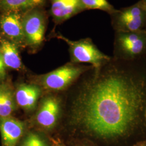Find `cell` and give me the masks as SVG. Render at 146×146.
Segmentation results:
<instances>
[{"label": "cell", "mask_w": 146, "mask_h": 146, "mask_svg": "<svg viewBox=\"0 0 146 146\" xmlns=\"http://www.w3.org/2000/svg\"><path fill=\"white\" fill-rule=\"evenodd\" d=\"M25 129L24 123L13 117H0V131L5 146H15Z\"/></svg>", "instance_id": "9c48e42d"}, {"label": "cell", "mask_w": 146, "mask_h": 146, "mask_svg": "<svg viewBox=\"0 0 146 146\" xmlns=\"http://www.w3.org/2000/svg\"><path fill=\"white\" fill-rule=\"evenodd\" d=\"M0 51L5 67L20 69L22 64L17 45L9 40H0Z\"/></svg>", "instance_id": "7c38bea8"}, {"label": "cell", "mask_w": 146, "mask_h": 146, "mask_svg": "<svg viewBox=\"0 0 146 146\" xmlns=\"http://www.w3.org/2000/svg\"><path fill=\"white\" fill-rule=\"evenodd\" d=\"M11 87L0 84V117L10 116L16 110V100Z\"/></svg>", "instance_id": "4fadbf2b"}, {"label": "cell", "mask_w": 146, "mask_h": 146, "mask_svg": "<svg viewBox=\"0 0 146 146\" xmlns=\"http://www.w3.org/2000/svg\"><path fill=\"white\" fill-rule=\"evenodd\" d=\"M84 77L73 100L70 122L108 146L146 139V58L111 59Z\"/></svg>", "instance_id": "6da1fadb"}, {"label": "cell", "mask_w": 146, "mask_h": 146, "mask_svg": "<svg viewBox=\"0 0 146 146\" xmlns=\"http://www.w3.org/2000/svg\"><path fill=\"white\" fill-rule=\"evenodd\" d=\"M145 31H146V25H145Z\"/></svg>", "instance_id": "7402d4cb"}, {"label": "cell", "mask_w": 146, "mask_h": 146, "mask_svg": "<svg viewBox=\"0 0 146 146\" xmlns=\"http://www.w3.org/2000/svg\"><path fill=\"white\" fill-rule=\"evenodd\" d=\"M60 109V101L57 98L52 96L45 98L37 113V123L45 129H52L58 122Z\"/></svg>", "instance_id": "ba28073f"}, {"label": "cell", "mask_w": 146, "mask_h": 146, "mask_svg": "<svg viewBox=\"0 0 146 146\" xmlns=\"http://www.w3.org/2000/svg\"><path fill=\"white\" fill-rule=\"evenodd\" d=\"M84 10L81 0H52L50 13L57 22L66 21Z\"/></svg>", "instance_id": "30bf717a"}, {"label": "cell", "mask_w": 146, "mask_h": 146, "mask_svg": "<svg viewBox=\"0 0 146 146\" xmlns=\"http://www.w3.org/2000/svg\"><path fill=\"white\" fill-rule=\"evenodd\" d=\"M146 57V31H115L114 57L122 61H133Z\"/></svg>", "instance_id": "7a4b0ae2"}, {"label": "cell", "mask_w": 146, "mask_h": 146, "mask_svg": "<svg viewBox=\"0 0 146 146\" xmlns=\"http://www.w3.org/2000/svg\"><path fill=\"white\" fill-rule=\"evenodd\" d=\"M22 19V16L16 11L6 12L0 18L2 33L16 45L26 44Z\"/></svg>", "instance_id": "52a82bcc"}, {"label": "cell", "mask_w": 146, "mask_h": 146, "mask_svg": "<svg viewBox=\"0 0 146 146\" xmlns=\"http://www.w3.org/2000/svg\"><path fill=\"white\" fill-rule=\"evenodd\" d=\"M145 125L146 127V109L145 110Z\"/></svg>", "instance_id": "d6986e66"}, {"label": "cell", "mask_w": 146, "mask_h": 146, "mask_svg": "<svg viewBox=\"0 0 146 146\" xmlns=\"http://www.w3.org/2000/svg\"><path fill=\"white\" fill-rule=\"evenodd\" d=\"M45 0H0V7L8 11H31L44 5Z\"/></svg>", "instance_id": "5bb4252c"}, {"label": "cell", "mask_w": 146, "mask_h": 146, "mask_svg": "<svg viewBox=\"0 0 146 146\" xmlns=\"http://www.w3.org/2000/svg\"><path fill=\"white\" fill-rule=\"evenodd\" d=\"M41 92V89L35 85L20 84L16 92V102L24 110H32L36 106Z\"/></svg>", "instance_id": "8fae6325"}, {"label": "cell", "mask_w": 146, "mask_h": 146, "mask_svg": "<svg viewBox=\"0 0 146 146\" xmlns=\"http://www.w3.org/2000/svg\"><path fill=\"white\" fill-rule=\"evenodd\" d=\"M22 146H48L46 142L36 134L31 133L27 136Z\"/></svg>", "instance_id": "2e32d148"}, {"label": "cell", "mask_w": 146, "mask_h": 146, "mask_svg": "<svg viewBox=\"0 0 146 146\" xmlns=\"http://www.w3.org/2000/svg\"><path fill=\"white\" fill-rule=\"evenodd\" d=\"M81 2L84 10L98 9L106 11L110 15L116 10L108 0H81Z\"/></svg>", "instance_id": "9a60e30c"}, {"label": "cell", "mask_w": 146, "mask_h": 146, "mask_svg": "<svg viewBox=\"0 0 146 146\" xmlns=\"http://www.w3.org/2000/svg\"><path fill=\"white\" fill-rule=\"evenodd\" d=\"M110 15L115 31H141L146 25V6L141 0L129 7L116 9Z\"/></svg>", "instance_id": "277c9868"}, {"label": "cell", "mask_w": 146, "mask_h": 146, "mask_svg": "<svg viewBox=\"0 0 146 146\" xmlns=\"http://www.w3.org/2000/svg\"><path fill=\"white\" fill-rule=\"evenodd\" d=\"M142 1L143 2V3H144L146 6V0H142Z\"/></svg>", "instance_id": "44dd1931"}, {"label": "cell", "mask_w": 146, "mask_h": 146, "mask_svg": "<svg viewBox=\"0 0 146 146\" xmlns=\"http://www.w3.org/2000/svg\"><path fill=\"white\" fill-rule=\"evenodd\" d=\"M22 21L26 44L32 47L40 45L45 33V19L42 12L36 9L27 11Z\"/></svg>", "instance_id": "8992f818"}, {"label": "cell", "mask_w": 146, "mask_h": 146, "mask_svg": "<svg viewBox=\"0 0 146 146\" xmlns=\"http://www.w3.org/2000/svg\"><path fill=\"white\" fill-rule=\"evenodd\" d=\"M5 66L0 51V79L3 80L5 77Z\"/></svg>", "instance_id": "e0dca14e"}, {"label": "cell", "mask_w": 146, "mask_h": 146, "mask_svg": "<svg viewBox=\"0 0 146 146\" xmlns=\"http://www.w3.org/2000/svg\"><path fill=\"white\" fill-rule=\"evenodd\" d=\"M58 38L68 44L71 60L74 63H90L94 69H98L111 59V57L101 52L90 38H87L78 41H71L61 35H58Z\"/></svg>", "instance_id": "3957f363"}, {"label": "cell", "mask_w": 146, "mask_h": 146, "mask_svg": "<svg viewBox=\"0 0 146 146\" xmlns=\"http://www.w3.org/2000/svg\"><path fill=\"white\" fill-rule=\"evenodd\" d=\"M86 146V145H81V146Z\"/></svg>", "instance_id": "603a6c76"}, {"label": "cell", "mask_w": 146, "mask_h": 146, "mask_svg": "<svg viewBox=\"0 0 146 146\" xmlns=\"http://www.w3.org/2000/svg\"><path fill=\"white\" fill-rule=\"evenodd\" d=\"M131 146H146V139L137 141Z\"/></svg>", "instance_id": "ac0fdd59"}, {"label": "cell", "mask_w": 146, "mask_h": 146, "mask_svg": "<svg viewBox=\"0 0 146 146\" xmlns=\"http://www.w3.org/2000/svg\"><path fill=\"white\" fill-rule=\"evenodd\" d=\"M92 68V66L68 64L42 76L41 84L43 88L49 90H63Z\"/></svg>", "instance_id": "5b68a950"}, {"label": "cell", "mask_w": 146, "mask_h": 146, "mask_svg": "<svg viewBox=\"0 0 146 146\" xmlns=\"http://www.w3.org/2000/svg\"><path fill=\"white\" fill-rule=\"evenodd\" d=\"M55 146H63L62 145H60V144H59V143H55Z\"/></svg>", "instance_id": "ffe728a7"}]
</instances>
